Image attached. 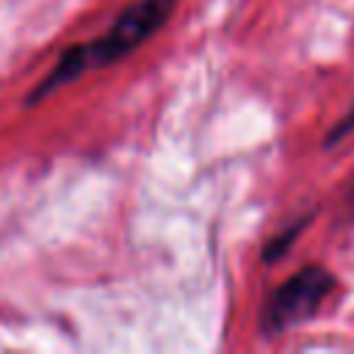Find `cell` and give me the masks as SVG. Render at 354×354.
<instances>
[{
  "label": "cell",
  "instance_id": "3",
  "mask_svg": "<svg viewBox=\"0 0 354 354\" xmlns=\"http://www.w3.org/2000/svg\"><path fill=\"white\" fill-rule=\"evenodd\" d=\"M313 221V213H304V216H299L296 221H290L288 227H282L277 235H271L268 241H266V246H263V263H268V266H274L277 260H282L288 252H290V246H293V241L304 232V227Z\"/></svg>",
  "mask_w": 354,
  "mask_h": 354
},
{
  "label": "cell",
  "instance_id": "4",
  "mask_svg": "<svg viewBox=\"0 0 354 354\" xmlns=\"http://www.w3.org/2000/svg\"><path fill=\"white\" fill-rule=\"evenodd\" d=\"M348 136H354V105L326 130V136H324V149H332V147L343 144Z\"/></svg>",
  "mask_w": 354,
  "mask_h": 354
},
{
  "label": "cell",
  "instance_id": "2",
  "mask_svg": "<svg viewBox=\"0 0 354 354\" xmlns=\"http://www.w3.org/2000/svg\"><path fill=\"white\" fill-rule=\"evenodd\" d=\"M335 288L332 271L313 263L290 274L279 288L271 290V296L260 307V335L263 337H279L301 324H307L318 307L326 301V296Z\"/></svg>",
  "mask_w": 354,
  "mask_h": 354
},
{
  "label": "cell",
  "instance_id": "1",
  "mask_svg": "<svg viewBox=\"0 0 354 354\" xmlns=\"http://www.w3.org/2000/svg\"><path fill=\"white\" fill-rule=\"evenodd\" d=\"M174 8H177V0H136V3H130L102 36L66 47L61 53V58L55 61V66L47 72V77L25 97V105L41 102L44 97L69 86L72 80L83 77L91 69H102V66L122 61L136 47H141L155 30H160L166 25V19L174 14Z\"/></svg>",
  "mask_w": 354,
  "mask_h": 354
}]
</instances>
